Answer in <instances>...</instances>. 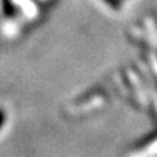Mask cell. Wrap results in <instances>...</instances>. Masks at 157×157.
<instances>
[{"mask_svg":"<svg viewBox=\"0 0 157 157\" xmlns=\"http://www.w3.org/2000/svg\"><path fill=\"white\" fill-rule=\"evenodd\" d=\"M4 122H6V111H4V109L0 107V130H2Z\"/></svg>","mask_w":157,"mask_h":157,"instance_id":"obj_2","label":"cell"},{"mask_svg":"<svg viewBox=\"0 0 157 157\" xmlns=\"http://www.w3.org/2000/svg\"><path fill=\"white\" fill-rule=\"evenodd\" d=\"M104 2L113 9H119L121 8V0H104Z\"/></svg>","mask_w":157,"mask_h":157,"instance_id":"obj_1","label":"cell"}]
</instances>
